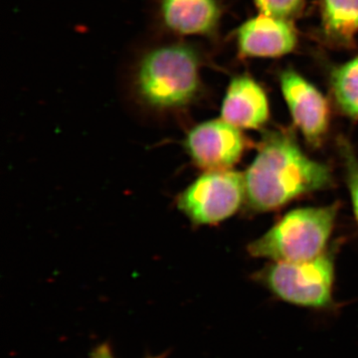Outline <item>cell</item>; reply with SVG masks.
Here are the masks:
<instances>
[{"instance_id":"1","label":"cell","mask_w":358,"mask_h":358,"mask_svg":"<svg viewBox=\"0 0 358 358\" xmlns=\"http://www.w3.org/2000/svg\"><path fill=\"white\" fill-rule=\"evenodd\" d=\"M244 178L246 202L257 212L275 210L301 195L333 185L331 169L308 157L282 129L264 134Z\"/></svg>"},{"instance_id":"2","label":"cell","mask_w":358,"mask_h":358,"mask_svg":"<svg viewBox=\"0 0 358 358\" xmlns=\"http://www.w3.org/2000/svg\"><path fill=\"white\" fill-rule=\"evenodd\" d=\"M199 52L189 44L160 45L138 61L134 89L155 110H178L194 102L201 90Z\"/></svg>"},{"instance_id":"3","label":"cell","mask_w":358,"mask_h":358,"mask_svg":"<svg viewBox=\"0 0 358 358\" xmlns=\"http://www.w3.org/2000/svg\"><path fill=\"white\" fill-rule=\"evenodd\" d=\"M338 215L336 205L288 212L248 245L250 255L272 262H303L326 252Z\"/></svg>"},{"instance_id":"4","label":"cell","mask_w":358,"mask_h":358,"mask_svg":"<svg viewBox=\"0 0 358 358\" xmlns=\"http://www.w3.org/2000/svg\"><path fill=\"white\" fill-rule=\"evenodd\" d=\"M257 279L285 303L312 310H329L334 306V257L322 255L303 262H273Z\"/></svg>"},{"instance_id":"5","label":"cell","mask_w":358,"mask_h":358,"mask_svg":"<svg viewBox=\"0 0 358 358\" xmlns=\"http://www.w3.org/2000/svg\"><path fill=\"white\" fill-rule=\"evenodd\" d=\"M246 201L244 174L231 169L205 171L180 193L179 210L199 225H214L237 213Z\"/></svg>"},{"instance_id":"6","label":"cell","mask_w":358,"mask_h":358,"mask_svg":"<svg viewBox=\"0 0 358 358\" xmlns=\"http://www.w3.org/2000/svg\"><path fill=\"white\" fill-rule=\"evenodd\" d=\"M185 148L195 166L205 171H223L241 159L245 140L241 129L222 119L210 120L190 129Z\"/></svg>"},{"instance_id":"7","label":"cell","mask_w":358,"mask_h":358,"mask_svg":"<svg viewBox=\"0 0 358 358\" xmlns=\"http://www.w3.org/2000/svg\"><path fill=\"white\" fill-rule=\"evenodd\" d=\"M280 85L294 126L310 145L319 147L331 124L327 99L294 70H285L280 75Z\"/></svg>"},{"instance_id":"8","label":"cell","mask_w":358,"mask_h":358,"mask_svg":"<svg viewBox=\"0 0 358 358\" xmlns=\"http://www.w3.org/2000/svg\"><path fill=\"white\" fill-rule=\"evenodd\" d=\"M237 42L245 57L275 58L291 53L298 38L289 21L261 14L241 25Z\"/></svg>"},{"instance_id":"9","label":"cell","mask_w":358,"mask_h":358,"mask_svg":"<svg viewBox=\"0 0 358 358\" xmlns=\"http://www.w3.org/2000/svg\"><path fill=\"white\" fill-rule=\"evenodd\" d=\"M270 117L265 91L255 80L244 75L230 82L221 107V119L239 129H258Z\"/></svg>"},{"instance_id":"10","label":"cell","mask_w":358,"mask_h":358,"mask_svg":"<svg viewBox=\"0 0 358 358\" xmlns=\"http://www.w3.org/2000/svg\"><path fill=\"white\" fill-rule=\"evenodd\" d=\"M160 23L178 36H209L215 32L221 10L217 0H159Z\"/></svg>"},{"instance_id":"11","label":"cell","mask_w":358,"mask_h":358,"mask_svg":"<svg viewBox=\"0 0 358 358\" xmlns=\"http://www.w3.org/2000/svg\"><path fill=\"white\" fill-rule=\"evenodd\" d=\"M322 24L336 41L348 42L358 31V0H320Z\"/></svg>"},{"instance_id":"12","label":"cell","mask_w":358,"mask_h":358,"mask_svg":"<svg viewBox=\"0 0 358 358\" xmlns=\"http://www.w3.org/2000/svg\"><path fill=\"white\" fill-rule=\"evenodd\" d=\"M331 84L338 107L358 121V56L334 71Z\"/></svg>"},{"instance_id":"13","label":"cell","mask_w":358,"mask_h":358,"mask_svg":"<svg viewBox=\"0 0 358 358\" xmlns=\"http://www.w3.org/2000/svg\"><path fill=\"white\" fill-rule=\"evenodd\" d=\"M338 145L345 164L346 183L352 199L353 212L358 223V157L348 141L341 138Z\"/></svg>"},{"instance_id":"14","label":"cell","mask_w":358,"mask_h":358,"mask_svg":"<svg viewBox=\"0 0 358 358\" xmlns=\"http://www.w3.org/2000/svg\"><path fill=\"white\" fill-rule=\"evenodd\" d=\"M254 2L261 14L289 21L301 13L305 0H254Z\"/></svg>"},{"instance_id":"15","label":"cell","mask_w":358,"mask_h":358,"mask_svg":"<svg viewBox=\"0 0 358 358\" xmlns=\"http://www.w3.org/2000/svg\"><path fill=\"white\" fill-rule=\"evenodd\" d=\"M89 358H115L114 350L109 343H103L96 345L92 352L90 353Z\"/></svg>"},{"instance_id":"16","label":"cell","mask_w":358,"mask_h":358,"mask_svg":"<svg viewBox=\"0 0 358 358\" xmlns=\"http://www.w3.org/2000/svg\"><path fill=\"white\" fill-rule=\"evenodd\" d=\"M166 353H164V355H155V357H154V355H150V357H147L145 358H166Z\"/></svg>"}]
</instances>
